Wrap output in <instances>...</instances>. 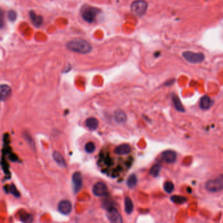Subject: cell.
<instances>
[{
  "instance_id": "13",
  "label": "cell",
  "mask_w": 223,
  "mask_h": 223,
  "mask_svg": "<svg viewBox=\"0 0 223 223\" xmlns=\"http://www.w3.org/2000/svg\"><path fill=\"white\" fill-rule=\"evenodd\" d=\"M29 17L35 27L39 28L42 26L43 23V18L41 15H37L34 11H32L29 13Z\"/></svg>"
},
{
  "instance_id": "2",
  "label": "cell",
  "mask_w": 223,
  "mask_h": 223,
  "mask_svg": "<svg viewBox=\"0 0 223 223\" xmlns=\"http://www.w3.org/2000/svg\"><path fill=\"white\" fill-rule=\"evenodd\" d=\"M99 12V9L96 8V7L88 5H84L80 9L81 16L82 18L89 23L93 22L95 20Z\"/></svg>"
},
{
  "instance_id": "30",
  "label": "cell",
  "mask_w": 223,
  "mask_h": 223,
  "mask_svg": "<svg viewBox=\"0 0 223 223\" xmlns=\"http://www.w3.org/2000/svg\"><path fill=\"white\" fill-rule=\"evenodd\" d=\"M222 179L223 180V175H222Z\"/></svg>"
},
{
  "instance_id": "10",
  "label": "cell",
  "mask_w": 223,
  "mask_h": 223,
  "mask_svg": "<svg viewBox=\"0 0 223 223\" xmlns=\"http://www.w3.org/2000/svg\"><path fill=\"white\" fill-rule=\"evenodd\" d=\"M131 147L127 144H121L115 148L114 153L118 155H126L131 152Z\"/></svg>"
},
{
  "instance_id": "19",
  "label": "cell",
  "mask_w": 223,
  "mask_h": 223,
  "mask_svg": "<svg viewBox=\"0 0 223 223\" xmlns=\"http://www.w3.org/2000/svg\"><path fill=\"white\" fill-rule=\"evenodd\" d=\"M20 220L24 223H32L33 221V217L32 214L24 212L20 214Z\"/></svg>"
},
{
  "instance_id": "28",
  "label": "cell",
  "mask_w": 223,
  "mask_h": 223,
  "mask_svg": "<svg viewBox=\"0 0 223 223\" xmlns=\"http://www.w3.org/2000/svg\"><path fill=\"white\" fill-rule=\"evenodd\" d=\"M8 18L11 22H14V20H16V19H17V13H16V12L13 11V10H11L8 13Z\"/></svg>"
},
{
  "instance_id": "9",
  "label": "cell",
  "mask_w": 223,
  "mask_h": 223,
  "mask_svg": "<svg viewBox=\"0 0 223 223\" xmlns=\"http://www.w3.org/2000/svg\"><path fill=\"white\" fill-rule=\"evenodd\" d=\"M58 211L63 215H68L71 212L72 204L68 200H62L58 204Z\"/></svg>"
},
{
  "instance_id": "11",
  "label": "cell",
  "mask_w": 223,
  "mask_h": 223,
  "mask_svg": "<svg viewBox=\"0 0 223 223\" xmlns=\"http://www.w3.org/2000/svg\"><path fill=\"white\" fill-rule=\"evenodd\" d=\"M163 160L167 163H174L177 159L176 153L172 150H166L162 153Z\"/></svg>"
},
{
  "instance_id": "23",
  "label": "cell",
  "mask_w": 223,
  "mask_h": 223,
  "mask_svg": "<svg viewBox=\"0 0 223 223\" xmlns=\"http://www.w3.org/2000/svg\"><path fill=\"white\" fill-rule=\"evenodd\" d=\"M160 168H161V167L159 165H158V164L154 165L151 168L150 174L154 177L158 176L159 174V172L160 171Z\"/></svg>"
},
{
  "instance_id": "3",
  "label": "cell",
  "mask_w": 223,
  "mask_h": 223,
  "mask_svg": "<svg viewBox=\"0 0 223 223\" xmlns=\"http://www.w3.org/2000/svg\"><path fill=\"white\" fill-rule=\"evenodd\" d=\"M148 3L144 0H136L130 5L132 13L136 17H142L147 11Z\"/></svg>"
},
{
  "instance_id": "24",
  "label": "cell",
  "mask_w": 223,
  "mask_h": 223,
  "mask_svg": "<svg viewBox=\"0 0 223 223\" xmlns=\"http://www.w3.org/2000/svg\"><path fill=\"white\" fill-rule=\"evenodd\" d=\"M174 189V185L171 181H166L164 184V190L167 193H171Z\"/></svg>"
},
{
  "instance_id": "12",
  "label": "cell",
  "mask_w": 223,
  "mask_h": 223,
  "mask_svg": "<svg viewBox=\"0 0 223 223\" xmlns=\"http://www.w3.org/2000/svg\"><path fill=\"white\" fill-rule=\"evenodd\" d=\"M213 101H212V99L207 95L203 96L200 99V103H199L200 108L204 110H209L213 106Z\"/></svg>"
},
{
  "instance_id": "18",
  "label": "cell",
  "mask_w": 223,
  "mask_h": 223,
  "mask_svg": "<svg viewBox=\"0 0 223 223\" xmlns=\"http://www.w3.org/2000/svg\"><path fill=\"white\" fill-rule=\"evenodd\" d=\"M172 101H173V103H174V107H175V109L180 112H185V110L184 109V107L180 101V98L178 97V95H174L172 96Z\"/></svg>"
},
{
  "instance_id": "22",
  "label": "cell",
  "mask_w": 223,
  "mask_h": 223,
  "mask_svg": "<svg viewBox=\"0 0 223 223\" xmlns=\"http://www.w3.org/2000/svg\"><path fill=\"white\" fill-rule=\"evenodd\" d=\"M136 184H137L136 176L134 174L130 175L128 178L127 181V186L130 189H133L136 185Z\"/></svg>"
},
{
  "instance_id": "14",
  "label": "cell",
  "mask_w": 223,
  "mask_h": 223,
  "mask_svg": "<svg viewBox=\"0 0 223 223\" xmlns=\"http://www.w3.org/2000/svg\"><path fill=\"white\" fill-rule=\"evenodd\" d=\"M11 93V88L7 85H0V99L1 101H4V100L8 98Z\"/></svg>"
},
{
  "instance_id": "17",
  "label": "cell",
  "mask_w": 223,
  "mask_h": 223,
  "mask_svg": "<svg viewBox=\"0 0 223 223\" xmlns=\"http://www.w3.org/2000/svg\"><path fill=\"white\" fill-rule=\"evenodd\" d=\"M53 158L56 162V163L61 166V167H66V162L64 159L63 157L61 155L58 151H54L53 153Z\"/></svg>"
},
{
  "instance_id": "27",
  "label": "cell",
  "mask_w": 223,
  "mask_h": 223,
  "mask_svg": "<svg viewBox=\"0 0 223 223\" xmlns=\"http://www.w3.org/2000/svg\"><path fill=\"white\" fill-rule=\"evenodd\" d=\"M9 192L13 195H14V196H16L17 198L20 196V193H18V190L17 189L16 187H15L14 185H13V184L11 185L9 187Z\"/></svg>"
},
{
  "instance_id": "26",
  "label": "cell",
  "mask_w": 223,
  "mask_h": 223,
  "mask_svg": "<svg viewBox=\"0 0 223 223\" xmlns=\"http://www.w3.org/2000/svg\"><path fill=\"white\" fill-rule=\"evenodd\" d=\"M102 159H103V162L106 166H110L112 165V160L110 156L107 155L104 156H102Z\"/></svg>"
},
{
  "instance_id": "16",
  "label": "cell",
  "mask_w": 223,
  "mask_h": 223,
  "mask_svg": "<svg viewBox=\"0 0 223 223\" xmlns=\"http://www.w3.org/2000/svg\"><path fill=\"white\" fill-rule=\"evenodd\" d=\"M86 125L90 130H96L99 127V121L95 118H89L86 120Z\"/></svg>"
},
{
  "instance_id": "31",
  "label": "cell",
  "mask_w": 223,
  "mask_h": 223,
  "mask_svg": "<svg viewBox=\"0 0 223 223\" xmlns=\"http://www.w3.org/2000/svg\"><path fill=\"white\" fill-rule=\"evenodd\" d=\"M0 101H1V99H0Z\"/></svg>"
},
{
  "instance_id": "5",
  "label": "cell",
  "mask_w": 223,
  "mask_h": 223,
  "mask_svg": "<svg viewBox=\"0 0 223 223\" xmlns=\"http://www.w3.org/2000/svg\"><path fill=\"white\" fill-rule=\"evenodd\" d=\"M205 188L210 193H218L223 189V181L219 178L210 180L206 181Z\"/></svg>"
},
{
  "instance_id": "29",
  "label": "cell",
  "mask_w": 223,
  "mask_h": 223,
  "mask_svg": "<svg viewBox=\"0 0 223 223\" xmlns=\"http://www.w3.org/2000/svg\"><path fill=\"white\" fill-rule=\"evenodd\" d=\"M5 24V19H4V14L3 11L0 9V29L3 28Z\"/></svg>"
},
{
  "instance_id": "6",
  "label": "cell",
  "mask_w": 223,
  "mask_h": 223,
  "mask_svg": "<svg viewBox=\"0 0 223 223\" xmlns=\"http://www.w3.org/2000/svg\"><path fill=\"white\" fill-rule=\"evenodd\" d=\"M106 216L110 223H123V219L118 210L112 206L106 209Z\"/></svg>"
},
{
  "instance_id": "20",
  "label": "cell",
  "mask_w": 223,
  "mask_h": 223,
  "mask_svg": "<svg viewBox=\"0 0 223 223\" xmlns=\"http://www.w3.org/2000/svg\"><path fill=\"white\" fill-rule=\"evenodd\" d=\"M134 209V205L133 201L130 198L126 197L125 200V211L127 214H130Z\"/></svg>"
},
{
  "instance_id": "21",
  "label": "cell",
  "mask_w": 223,
  "mask_h": 223,
  "mask_svg": "<svg viewBox=\"0 0 223 223\" xmlns=\"http://www.w3.org/2000/svg\"><path fill=\"white\" fill-rule=\"evenodd\" d=\"M171 200L177 204H183L187 201V199L182 196L180 195H174L171 196Z\"/></svg>"
},
{
  "instance_id": "1",
  "label": "cell",
  "mask_w": 223,
  "mask_h": 223,
  "mask_svg": "<svg viewBox=\"0 0 223 223\" xmlns=\"http://www.w3.org/2000/svg\"><path fill=\"white\" fill-rule=\"evenodd\" d=\"M65 47L67 50L79 53L86 54L91 51V45L86 41L82 39H74L68 41Z\"/></svg>"
},
{
  "instance_id": "25",
  "label": "cell",
  "mask_w": 223,
  "mask_h": 223,
  "mask_svg": "<svg viewBox=\"0 0 223 223\" xmlns=\"http://www.w3.org/2000/svg\"><path fill=\"white\" fill-rule=\"evenodd\" d=\"M95 150V145L94 142H89L85 145V150L87 153H93Z\"/></svg>"
},
{
  "instance_id": "8",
  "label": "cell",
  "mask_w": 223,
  "mask_h": 223,
  "mask_svg": "<svg viewBox=\"0 0 223 223\" xmlns=\"http://www.w3.org/2000/svg\"><path fill=\"white\" fill-rule=\"evenodd\" d=\"M72 180L74 193H78L82 186V177L81 174L79 172L74 173Z\"/></svg>"
},
{
  "instance_id": "4",
  "label": "cell",
  "mask_w": 223,
  "mask_h": 223,
  "mask_svg": "<svg viewBox=\"0 0 223 223\" xmlns=\"http://www.w3.org/2000/svg\"><path fill=\"white\" fill-rule=\"evenodd\" d=\"M182 56L187 61L190 63L197 64L202 62L205 59V56L201 52H194L191 51H185L183 52Z\"/></svg>"
},
{
  "instance_id": "7",
  "label": "cell",
  "mask_w": 223,
  "mask_h": 223,
  "mask_svg": "<svg viewBox=\"0 0 223 223\" xmlns=\"http://www.w3.org/2000/svg\"><path fill=\"white\" fill-rule=\"evenodd\" d=\"M93 193L98 197H104L108 195V188L106 184L103 182H98L93 187Z\"/></svg>"
},
{
  "instance_id": "15",
  "label": "cell",
  "mask_w": 223,
  "mask_h": 223,
  "mask_svg": "<svg viewBox=\"0 0 223 223\" xmlns=\"http://www.w3.org/2000/svg\"><path fill=\"white\" fill-rule=\"evenodd\" d=\"M114 118L119 124H124V123L127 121V119L126 114L121 110H118L115 112Z\"/></svg>"
}]
</instances>
